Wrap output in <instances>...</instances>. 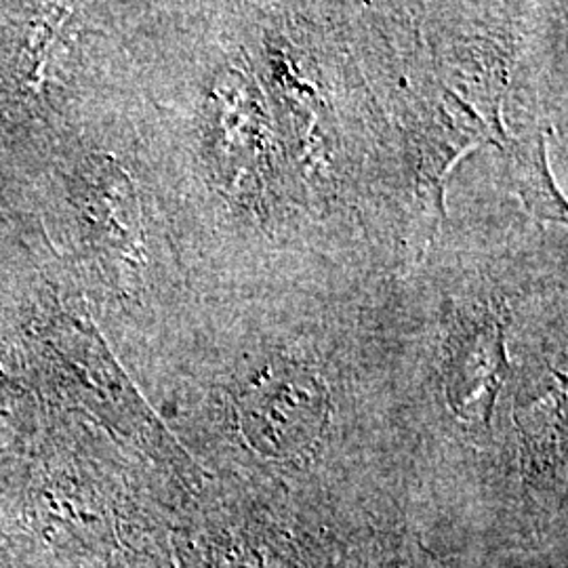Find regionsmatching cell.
<instances>
[{"label": "cell", "mask_w": 568, "mask_h": 568, "mask_svg": "<svg viewBox=\"0 0 568 568\" xmlns=\"http://www.w3.org/2000/svg\"><path fill=\"white\" fill-rule=\"evenodd\" d=\"M508 368L504 312L495 305L459 312L448 335L445 363L453 410L469 424L488 422Z\"/></svg>", "instance_id": "1"}, {"label": "cell", "mask_w": 568, "mask_h": 568, "mask_svg": "<svg viewBox=\"0 0 568 568\" xmlns=\"http://www.w3.org/2000/svg\"><path fill=\"white\" fill-rule=\"evenodd\" d=\"M323 413L321 386L307 373L286 368L267 375L246 394L244 432L260 450L288 455L316 436Z\"/></svg>", "instance_id": "2"}, {"label": "cell", "mask_w": 568, "mask_h": 568, "mask_svg": "<svg viewBox=\"0 0 568 568\" xmlns=\"http://www.w3.org/2000/svg\"><path fill=\"white\" fill-rule=\"evenodd\" d=\"M419 196L427 209L440 217L445 215V182L450 166L471 148L509 142L506 129L495 126L453 89H443L419 124Z\"/></svg>", "instance_id": "3"}, {"label": "cell", "mask_w": 568, "mask_h": 568, "mask_svg": "<svg viewBox=\"0 0 568 568\" xmlns=\"http://www.w3.org/2000/svg\"><path fill=\"white\" fill-rule=\"evenodd\" d=\"M514 182L528 211L546 222H567V203L560 196L546 154V135L530 133L520 140H509Z\"/></svg>", "instance_id": "4"}]
</instances>
